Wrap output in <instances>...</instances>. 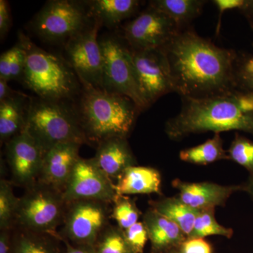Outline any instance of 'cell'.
Instances as JSON below:
<instances>
[{
    "mask_svg": "<svg viewBox=\"0 0 253 253\" xmlns=\"http://www.w3.org/2000/svg\"><path fill=\"white\" fill-rule=\"evenodd\" d=\"M175 92L181 98L234 94L237 85L236 54L201 38L179 31L163 47Z\"/></svg>",
    "mask_w": 253,
    "mask_h": 253,
    "instance_id": "obj_1",
    "label": "cell"
},
{
    "mask_svg": "<svg viewBox=\"0 0 253 253\" xmlns=\"http://www.w3.org/2000/svg\"><path fill=\"white\" fill-rule=\"evenodd\" d=\"M180 112L166 122V134L179 140L191 134L243 131L253 135V113L245 112L236 93L205 98L184 97Z\"/></svg>",
    "mask_w": 253,
    "mask_h": 253,
    "instance_id": "obj_2",
    "label": "cell"
},
{
    "mask_svg": "<svg viewBox=\"0 0 253 253\" xmlns=\"http://www.w3.org/2000/svg\"><path fill=\"white\" fill-rule=\"evenodd\" d=\"M76 109L89 143L127 138L141 111L130 99L94 88H83Z\"/></svg>",
    "mask_w": 253,
    "mask_h": 253,
    "instance_id": "obj_3",
    "label": "cell"
},
{
    "mask_svg": "<svg viewBox=\"0 0 253 253\" xmlns=\"http://www.w3.org/2000/svg\"><path fill=\"white\" fill-rule=\"evenodd\" d=\"M26 50V63L21 81L41 99L66 101L83 90L81 81L72 68L61 56L41 49L18 33Z\"/></svg>",
    "mask_w": 253,
    "mask_h": 253,
    "instance_id": "obj_4",
    "label": "cell"
},
{
    "mask_svg": "<svg viewBox=\"0 0 253 253\" xmlns=\"http://www.w3.org/2000/svg\"><path fill=\"white\" fill-rule=\"evenodd\" d=\"M24 127L46 151L66 142L89 144L76 108L66 101L29 99Z\"/></svg>",
    "mask_w": 253,
    "mask_h": 253,
    "instance_id": "obj_5",
    "label": "cell"
},
{
    "mask_svg": "<svg viewBox=\"0 0 253 253\" xmlns=\"http://www.w3.org/2000/svg\"><path fill=\"white\" fill-rule=\"evenodd\" d=\"M85 1H49L29 24L42 41L63 46L94 22Z\"/></svg>",
    "mask_w": 253,
    "mask_h": 253,
    "instance_id": "obj_6",
    "label": "cell"
},
{
    "mask_svg": "<svg viewBox=\"0 0 253 253\" xmlns=\"http://www.w3.org/2000/svg\"><path fill=\"white\" fill-rule=\"evenodd\" d=\"M66 205L61 191L39 181L20 198L15 221L24 230L55 235L64 220Z\"/></svg>",
    "mask_w": 253,
    "mask_h": 253,
    "instance_id": "obj_7",
    "label": "cell"
},
{
    "mask_svg": "<svg viewBox=\"0 0 253 253\" xmlns=\"http://www.w3.org/2000/svg\"><path fill=\"white\" fill-rule=\"evenodd\" d=\"M99 41L103 59V90L126 96L141 111L149 108L139 91L126 41L109 35Z\"/></svg>",
    "mask_w": 253,
    "mask_h": 253,
    "instance_id": "obj_8",
    "label": "cell"
},
{
    "mask_svg": "<svg viewBox=\"0 0 253 253\" xmlns=\"http://www.w3.org/2000/svg\"><path fill=\"white\" fill-rule=\"evenodd\" d=\"M96 20L63 46V59L72 68L83 88L103 89V59Z\"/></svg>",
    "mask_w": 253,
    "mask_h": 253,
    "instance_id": "obj_9",
    "label": "cell"
},
{
    "mask_svg": "<svg viewBox=\"0 0 253 253\" xmlns=\"http://www.w3.org/2000/svg\"><path fill=\"white\" fill-rule=\"evenodd\" d=\"M129 49L139 91L148 107L161 96L175 92L168 59L162 49Z\"/></svg>",
    "mask_w": 253,
    "mask_h": 253,
    "instance_id": "obj_10",
    "label": "cell"
},
{
    "mask_svg": "<svg viewBox=\"0 0 253 253\" xmlns=\"http://www.w3.org/2000/svg\"><path fill=\"white\" fill-rule=\"evenodd\" d=\"M68 205L63 220V239L75 245L94 246L109 226L106 202L80 200Z\"/></svg>",
    "mask_w": 253,
    "mask_h": 253,
    "instance_id": "obj_11",
    "label": "cell"
},
{
    "mask_svg": "<svg viewBox=\"0 0 253 253\" xmlns=\"http://www.w3.org/2000/svg\"><path fill=\"white\" fill-rule=\"evenodd\" d=\"M181 29L161 11L150 6L123 27L124 41L131 49H161Z\"/></svg>",
    "mask_w": 253,
    "mask_h": 253,
    "instance_id": "obj_12",
    "label": "cell"
},
{
    "mask_svg": "<svg viewBox=\"0 0 253 253\" xmlns=\"http://www.w3.org/2000/svg\"><path fill=\"white\" fill-rule=\"evenodd\" d=\"M63 196L69 204L80 200L114 202L118 196L112 180L96 166L92 158L80 157L63 190Z\"/></svg>",
    "mask_w": 253,
    "mask_h": 253,
    "instance_id": "obj_13",
    "label": "cell"
},
{
    "mask_svg": "<svg viewBox=\"0 0 253 253\" xmlns=\"http://www.w3.org/2000/svg\"><path fill=\"white\" fill-rule=\"evenodd\" d=\"M6 158L13 179L29 187L41 174L44 152L26 128L13 136L6 144Z\"/></svg>",
    "mask_w": 253,
    "mask_h": 253,
    "instance_id": "obj_14",
    "label": "cell"
},
{
    "mask_svg": "<svg viewBox=\"0 0 253 253\" xmlns=\"http://www.w3.org/2000/svg\"><path fill=\"white\" fill-rule=\"evenodd\" d=\"M172 185L177 190L178 198L182 202L199 211L224 207L231 195L242 191L241 185L223 186L208 181L188 182L179 179L173 180Z\"/></svg>",
    "mask_w": 253,
    "mask_h": 253,
    "instance_id": "obj_15",
    "label": "cell"
},
{
    "mask_svg": "<svg viewBox=\"0 0 253 253\" xmlns=\"http://www.w3.org/2000/svg\"><path fill=\"white\" fill-rule=\"evenodd\" d=\"M81 145L76 142L62 143L46 151L39 176L40 182L63 193L80 158Z\"/></svg>",
    "mask_w": 253,
    "mask_h": 253,
    "instance_id": "obj_16",
    "label": "cell"
},
{
    "mask_svg": "<svg viewBox=\"0 0 253 253\" xmlns=\"http://www.w3.org/2000/svg\"><path fill=\"white\" fill-rule=\"evenodd\" d=\"M92 160L111 180H118L126 168L136 166L135 158L126 138L113 137L101 141Z\"/></svg>",
    "mask_w": 253,
    "mask_h": 253,
    "instance_id": "obj_17",
    "label": "cell"
},
{
    "mask_svg": "<svg viewBox=\"0 0 253 253\" xmlns=\"http://www.w3.org/2000/svg\"><path fill=\"white\" fill-rule=\"evenodd\" d=\"M143 222L147 229L154 253H168L172 250L179 249L187 239L179 226L153 208L145 212Z\"/></svg>",
    "mask_w": 253,
    "mask_h": 253,
    "instance_id": "obj_18",
    "label": "cell"
},
{
    "mask_svg": "<svg viewBox=\"0 0 253 253\" xmlns=\"http://www.w3.org/2000/svg\"><path fill=\"white\" fill-rule=\"evenodd\" d=\"M115 189L118 196L157 194L162 195V178L158 169L131 166L118 178Z\"/></svg>",
    "mask_w": 253,
    "mask_h": 253,
    "instance_id": "obj_19",
    "label": "cell"
},
{
    "mask_svg": "<svg viewBox=\"0 0 253 253\" xmlns=\"http://www.w3.org/2000/svg\"><path fill=\"white\" fill-rule=\"evenodd\" d=\"M89 12L101 26L113 27L138 11L137 0H91L85 1Z\"/></svg>",
    "mask_w": 253,
    "mask_h": 253,
    "instance_id": "obj_20",
    "label": "cell"
},
{
    "mask_svg": "<svg viewBox=\"0 0 253 253\" xmlns=\"http://www.w3.org/2000/svg\"><path fill=\"white\" fill-rule=\"evenodd\" d=\"M29 100L20 94L0 101V139L1 143L9 141L22 130Z\"/></svg>",
    "mask_w": 253,
    "mask_h": 253,
    "instance_id": "obj_21",
    "label": "cell"
},
{
    "mask_svg": "<svg viewBox=\"0 0 253 253\" xmlns=\"http://www.w3.org/2000/svg\"><path fill=\"white\" fill-rule=\"evenodd\" d=\"M150 205L156 212L175 223L186 237H189L199 211L187 206L178 197L163 198L151 201Z\"/></svg>",
    "mask_w": 253,
    "mask_h": 253,
    "instance_id": "obj_22",
    "label": "cell"
},
{
    "mask_svg": "<svg viewBox=\"0 0 253 253\" xmlns=\"http://www.w3.org/2000/svg\"><path fill=\"white\" fill-rule=\"evenodd\" d=\"M206 2L203 0H154L149 5L170 18L181 29L201 15Z\"/></svg>",
    "mask_w": 253,
    "mask_h": 253,
    "instance_id": "obj_23",
    "label": "cell"
},
{
    "mask_svg": "<svg viewBox=\"0 0 253 253\" xmlns=\"http://www.w3.org/2000/svg\"><path fill=\"white\" fill-rule=\"evenodd\" d=\"M179 158L184 162L201 166L221 160H230L227 151L223 147L220 134L218 133L199 146L183 149L179 153Z\"/></svg>",
    "mask_w": 253,
    "mask_h": 253,
    "instance_id": "obj_24",
    "label": "cell"
},
{
    "mask_svg": "<svg viewBox=\"0 0 253 253\" xmlns=\"http://www.w3.org/2000/svg\"><path fill=\"white\" fill-rule=\"evenodd\" d=\"M24 230V229H23ZM59 235L24 230L12 241L13 253H61Z\"/></svg>",
    "mask_w": 253,
    "mask_h": 253,
    "instance_id": "obj_25",
    "label": "cell"
},
{
    "mask_svg": "<svg viewBox=\"0 0 253 253\" xmlns=\"http://www.w3.org/2000/svg\"><path fill=\"white\" fill-rule=\"evenodd\" d=\"M26 63V50L21 41L0 56V79L21 81Z\"/></svg>",
    "mask_w": 253,
    "mask_h": 253,
    "instance_id": "obj_26",
    "label": "cell"
},
{
    "mask_svg": "<svg viewBox=\"0 0 253 253\" xmlns=\"http://www.w3.org/2000/svg\"><path fill=\"white\" fill-rule=\"evenodd\" d=\"M215 209L200 211L195 221L192 232L189 238H201L205 239L208 236H221L230 239L234 234L231 228L221 226L214 217Z\"/></svg>",
    "mask_w": 253,
    "mask_h": 253,
    "instance_id": "obj_27",
    "label": "cell"
},
{
    "mask_svg": "<svg viewBox=\"0 0 253 253\" xmlns=\"http://www.w3.org/2000/svg\"><path fill=\"white\" fill-rule=\"evenodd\" d=\"M93 247L95 253H135L118 226H108Z\"/></svg>",
    "mask_w": 253,
    "mask_h": 253,
    "instance_id": "obj_28",
    "label": "cell"
},
{
    "mask_svg": "<svg viewBox=\"0 0 253 253\" xmlns=\"http://www.w3.org/2000/svg\"><path fill=\"white\" fill-rule=\"evenodd\" d=\"M19 198L13 192L9 181H0V229L9 230L15 221Z\"/></svg>",
    "mask_w": 253,
    "mask_h": 253,
    "instance_id": "obj_29",
    "label": "cell"
},
{
    "mask_svg": "<svg viewBox=\"0 0 253 253\" xmlns=\"http://www.w3.org/2000/svg\"><path fill=\"white\" fill-rule=\"evenodd\" d=\"M114 203L112 217L120 229L126 230L139 221L141 212L134 200L126 196H118Z\"/></svg>",
    "mask_w": 253,
    "mask_h": 253,
    "instance_id": "obj_30",
    "label": "cell"
},
{
    "mask_svg": "<svg viewBox=\"0 0 253 253\" xmlns=\"http://www.w3.org/2000/svg\"><path fill=\"white\" fill-rule=\"evenodd\" d=\"M229 159L244 167L253 175V141L236 134L227 151Z\"/></svg>",
    "mask_w": 253,
    "mask_h": 253,
    "instance_id": "obj_31",
    "label": "cell"
},
{
    "mask_svg": "<svg viewBox=\"0 0 253 253\" xmlns=\"http://www.w3.org/2000/svg\"><path fill=\"white\" fill-rule=\"evenodd\" d=\"M125 237L135 253H143L149 239L147 229L143 221H138L131 227L123 231Z\"/></svg>",
    "mask_w": 253,
    "mask_h": 253,
    "instance_id": "obj_32",
    "label": "cell"
},
{
    "mask_svg": "<svg viewBox=\"0 0 253 253\" xmlns=\"http://www.w3.org/2000/svg\"><path fill=\"white\" fill-rule=\"evenodd\" d=\"M213 4L217 6L219 11V16L218 18L216 34L219 32V27L221 24V18L222 14L228 10L239 9L245 12L253 11V1H246V0H214Z\"/></svg>",
    "mask_w": 253,
    "mask_h": 253,
    "instance_id": "obj_33",
    "label": "cell"
},
{
    "mask_svg": "<svg viewBox=\"0 0 253 253\" xmlns=\"http://www.w3.org/2000/svg\"><path fill=\"white\" fill-rule=\"evenodd\" d=\"M236 81L253 92V56L248 58L236 68Z\"/></svg>",
    "mask_w": 253,
    "mask_h": 253,
    "instance_id": "obj_34",
    "label": "cell"
},
{
    "mask_svg": "<svg viewBox=\"0 0 253 253\" xmlns=\"http://www.w3.org/2000/svg\"><path fill=\"white\" fill-rule=\"evenodd\" d=\"M179 253H212V246L201 238H187L181 245Z\"/></svg>",
    "mask_w": 253,
    "mask_h": 253,
    "instance_id": "obj_35",
    "label": "cell"
},
{
    "mask_svg": "<svg viewBox=\"0 0 253 253\" xmlns=\"http://www.w3.org/2000/svg\"><path fill=\"white\" fill-rule=\"evenodd\" d=\"M11 26V16L10 12L9 5L7 1H0V37L1 39L9 31Z\"/></svg>",
    "mask_w": 253,
    "mask_h": 253,
    "instance_id": "obj_36",
    "label": "cell"
},
{
    "mask_svg": "<svg viewBox=\"0 0 253 253\" xmlns=\"http://www.w3.org/2000/svg\"><path fill=\"white\" fill-rule=\"evenodd\" d=\"M236 95L241 109L245 112L253 113V92Z\"/></svg>",
    "mask_w": 253,
    "mask_h": 253,
    "instance_id": "obj_37",
    "label": "cell"
},
{
    "mask_svg": "<svg viewBox=\"0 0 253 253\" xmlns=\"http://www.w3.org/2000/svg\"><path fill=\"white\" fill-rule=\"evenodd\" d=\"M13 243L10 239L9 230H1L0 234V253H13Z\"/></svg>",
    "mask_w": 253,
    "mask_h": 253,
    "instance_id": "obj_38",
    "label": "cell"
},
{
    "mask_svg": "<svg viewBox=\"0 0 253 253\" xmlns=\"http://www.w3.org/2000/svg\"><path fill=\"white\" fill-rule=\"evenodd\" d=\"M66 245V253H95L94 247L90 246H81V245L70 244L66 239L61 238Z\"/></svg>",
    "mask_w": 253,
    "mask_h": 253,
    "instance_id": "obj_39",
    "label": "cell"
},
{
    "mask_svg": "<svg viewBox=\"0 0 253 253\" xmlns=\"http://www.w3.org/2000/svg\"><path fill=\"white\" fill-rule=\"evenodd\" d=\"M21 94V92L14 91L9 86L8 81L5 80L0 79V101H4L5 99L13 97Z\"/></svg>",
    "mask_w": 253,
    "mask_h": 253,
    "instance_id": "obj_40",
    "label": "cell"
},
{
    "mask_svg": "<svg viewBox=\"0 0 253 253\" xmlns=\"http://www.w3.org/2000/svg\"><path fill=\"white\" fill-rule=\"evenodd\" d=\"M242 191H246L253 200V175L250 176L249 179L244 184H241Z\"/></svg>",
    "mask_w": 253,
    "mask_h": 253,
    "instance_id": "obj_41",
    "label": "cell"
},
{
    "mask_svg": "<svg viewBox=\"0 0 253 253\" xmlns=\"http://www.w3.org/2000/svg\"></svg>",
    "mask_w": 253,
    "mask_h": 253,
    "instance_id": "obj_42",
    "label": "cell"
}]
</instances>
